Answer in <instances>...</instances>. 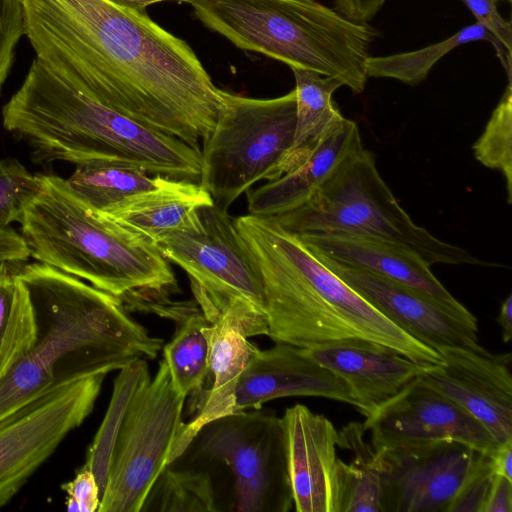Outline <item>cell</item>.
<instances>
[{"label":"cell","instance_id":"cell-43","mask_svg":"<svg viewBox=\"0 0 512 512\" xmlns=\"http://www.w3.org/2000/svg\"><path fill=\"white\" fill-rule=\"evenodd\" d=\"M110 1L119 6H122V7L128 8V9H132V10H137V11H143L145 7H147L153 3L162 2V1H177V2H187V3L190 2V0H110Z\"/></svg>","mask_w":512,"mask_h":512},{"label":"cell","instance_id":"cell-6","mask_svg":"<svg viewBox=\"0 0 512 512\" xmlns=\"http://www.w3.org/2000/svg\"><path fill=\"white\" fill-rule=\"evenodd\" d=\"M195 16L240 49L339 80L361 93L375 31L317 0H190Z\"/></svg>","mask_w":512,"mask_h":512},{"label":"cell","instance_id":"cell-20","mask_svg":"<svg viewBox=\"0 0 512 512\" xmlns=\"http://www.w3.org/2000/svg\"><path fill=\"white\" fill-rule=\"evenodd\" d=\"M314 253L426 293L454 313L477 319L457 301L414 252L379 239L345 233L297 234Z\"/></svg>","mask_w":512,"mask_h":512},{"label":"cell","instance_id":"cell-23","mask_svg":"<svg viewBox=\"0 0 512 512\" xmlns=\"http://www.w3.org/2000/svg\"><path fill=\"white\" fill-rule=\"evenodd\" d=\"M136 309L175 322L173 337L162 347L163 360L176 390L186 397L198 395L209 374V321L199 306L196 302H177L168 296H159L140 303Z\"/></svg>","mask_w":512,"mask_h":512},{"label":"cell","instance_id":"cell-2","mask_svg":"<svg viewBox=\"0 0 512 512\" xmlns=\"http://www.w3.org/2000/svg\"><path fill=\"white\" fill-rule=\"evenodd\" d=\"M33 305L36 336L0 379V419L47 390L154 359L164 342L117 297L49 265H19Z\"/></svg>","mask_w":512,"mask_h":512},{"label":"cell","instance_id":"cell-41","mask_svg":"<svg viewBox=\"0 0 512 512\" xmlns=\"http://www.w3.org/2000/svg\"><path fill=\"white\" fill-rule=\"evenodd\" d=\"M489 456L493 473L512 480V438L499 443Z\"/></svg>","mask_w":512,"mask_h":512},{"label":"cell","instance_id":"cell-26","mask_svg":"<svg viewBox=\"0 0 512 512\" xmlns=\"http://www.w3.org/2000/svg\"><path fill=\"white\" fill-rule=\"evenodd\" d=\"M291 69L296 82V129L287 173L303 163L322 137L344 118L332 100L333 92L343 86L339 80Z\"/></svg>","mask_w":512,"mask_h":512},{"label":"cell","instance_id":"cell-17","mask_svg":"<svg viewBox=\"0 0 512 512\" xmlns=\"http://www.w3.org/2000/svg\"><path fill=\"white\" fill-rule=\"evenodd\" d=\"M288 476L297 512H340L344 462L338 431L324 415L303 404L281 417Z\"/></svg>","mask_w":512,"mask_h":512},{"label":"cell","instance_id":"cell-21","mask_svg":"<svg viewBox=\"0 0 512 512\" xmlns=\"http://www.w3.org/2000/svg\"><path fill=\"white\" fill-rule=\"evenodd\" d=\"M362 149L357 124L343 118L322 137L303 163L246 193L248 214L273 217L303 205L346 158Z\"/></svg>","mask_w":512,"mask_h":512},{"label":"cell","instance_id":"cell-22","mask_svg":"<svg viewBox=\"0 0 512 512\" xmlns=\"http://www.w3.org/2000/svg\"><path fill=\"white\" fill-rule=\"evenodd\" d=\"M209 343V376L212 385L201 391L195 416L185 423L177 445L180 457L209 423L237 414L235 391L240 376L257 347L241 330L224 317L209 321L207 327ZM196 395V396H198Z\"/></svg>","mask_w":512,"mask_h":512},{"label":"cell","instance_id":"cell-9","mask_svg":"<svg viewBox=\"0 0 512 512\" xmlns=\"http://www.w3.org/2000/svg\"><path fill=\"white\" fill-rule=\"evenodd\" d=\"M226 110L203 139L199 184L214 205L232 203L262 179L287 173L296 129V92L270 99L225 92Z\"/></svg>","mask_w":512,"mask_h":512},{"label":"cell","instance_id":"cell-24","mask_svg":"<svg viewBox=\"0 0 512 512\" xmlns=\"http://www.w3.org/2000/svg\"><path fill=\"white\" fill-rule=\"evenodd\" d=\"M211 204H214L212 197L199 183L170 178L161 188L103 215L156 242L185 228L199 207Z\"/></svg>","mask_w":512,"mask_h":512},{"label":"cell","instance_id":"cell-36","mask_svg":"<svg viewBox=\"0 0 512 512\" xmlns=\"http://www.w3.org/2000/svg\"><path fill=\"white\" fill-rule=\"evenodd\" d=\"M67 493L69 511L95 512L100 504V490L93 472L82 467L73 480L62 485Z\"/></svg>","mask_w":512,"mask_h":512},{"label":"cell","instance_id":"cell-40","mask_svg":"<svg viewBox=\"0 0 512 512\" xmlns=\"http://www.w3.org/2000/svg\"><path fill=\"white\" fill-rule=\"evenodd\" d=\"M29 257V250L20 233L12 228L0 229V263H24Z\"/></svg>","mask_w":512,"mask_h":512},{"label":"cell","instance_id":"cell-4","mask_svg":"<svg viewBox=\"0 0 512 512\" xmlns=\"http://www.w3.org/2000/svg\"><path fill=\"white\" fill-rule=\"evenodd\" d=\"M1 116L34 163H115L171 179L200 178V150L114 110L36 58Z\"/></svg>","mask_w":512,"mask_h":512},{"label":"cell","instance_id":"cell-8","mask_svg":"<svg viewBox=\"0 0 512 512\" xmlns=\"http://www.w3.org/2000/svg\"><path fill=\"white\" fill-rule=\"evenodd\" d=\"M154 243L187 273L208 321L224 317L248 338L268 335L260 278L227 211L199 207L185 228Z\"/></svg>","mask_w":512,"mask_h":512},{"label":"cell","instance_id":"cell-7","mask_svg":"<svg viewBox=\"0 0 512 512\" xmlns=\"http://www.w3.org/2000/svg\"><path fill=\"white\" fill-rule=\"evenodd\" d=\"M273 218L295 234L345 233L402 246L433 264H484L418 226L400 206L364 148L346 158L303 205Z\"/></svg>","mask_w":512,"mask_h":512},{"label":"cell","instance_id":"cell-33","mask_svg":"<svg viewBox=\"0 0 512 512\" xmlns=\"http://www.w3.org/2000/svg\"><path fill=\"white\" fill-rule=\"evenodd\" d=\"M40 176L32 174L18 159H0V229L20 222L24 210L40 189Z\"/></svg>","mask_w":512,"mask_h":512},{"label":"cell","instance_id":"cell-1","mask_svg":"<svg viewBox=\"0 0 512 512\" xmlns=\"http://www.w3.org/2000/svg\"><path fill=\"white\" fill-rule=\"evenodd\" d=\"M36 59L114 110L200 150L224 90L182 39L110 0H20Z\"/></svg>","mask_w":512,"mask_h":512},{"label":"cell","instance_id":"cell-25","mask_svg":"<svg viewBox=\"0 0 512 512\" xmlns=\"http://www.w3.org/2000/svg\"><path fill=\"white\" fill-rule=\"evenodd\" d=\"M170 178L145 170L103 162L76 165L66 179L73 191L92 209L109 214L146 193L164 186Z\"/></svg>","mask_w":512,"mask_h":512},{"label":"cell","instance_id":"cell-3","mask_svg":"<svg viewBox=\"0 0 512 512\" xmlns=\"http://www.w3.org/2000/svg\"><path fill=\"white\" fill-rule=\"evenodd\" d=\"M233 220L260 278L267 336L274 342L309 348L359 340L416 362H442L439 352L382 314L273 217Z\"/></svg>","mask_w":512,"mask_h":512},{"label":"cell","instance_id":"cell-18","mask_svg":"<svg viewBox=\"0 0 512 512\" xmlns=\"http://www.w3.org/2000/svg\"><path fill=\"white\" fill-rule=\"evenodd\" d=\"M257 348L242 372L235 391L236 412L259 409L287 396H316L354 406L348 386L303 348L287 343Z\"/></svg>","mask_w":512,"mask_h":512},{"label":"cell","instance_id":"cell-19","mask_svg":"<svg viewBox=\"0 0 512 512\" xmlns=\"http://www.w3.org/2000/svg\"><path fill=\"white\" fill-rule=\"evenodd\" d=\"M303 349L345 382L354 407L364 417L417 378L427 365L408 359L386 346L359 340Z\"/></svg>","mask_w":512,"mask_h":512},{"label":"cell","instance_id":"cell-44","mask_svg":"<svg viewBox=\"0 0 512 512\" xmlns=\"http://www.w3.org/2000/svg\"><path fill=\"white\" fill-rule=\"evenodd\" d=\"M504 1H511V0H504Z\"/></svg>","mask_w":512,"mask_h":512},{"label":"cell","instance_id":"cell-37","mask_svg":"<svg viewBox=\"0 0 512 512\" xmlns=\"http://www.w3.org/2000/svg\"><path fill=\"white\" fill-rule=\"evenodd\" d=\"M477 23L488 30L509 52L512 48L511 23L498 11L497 0H462Z\"/></svg>","mask_w":512,"mask_h":512},{"label":"cell","instance_id":"cell-10","mask_svg":"<svg viewBox=\"0 0 512 512\" xmlns=\"http://www.w3.org/2000/svg\"><path fill=\"white\" fill-rule=\"evenodd\" d=\"M186 396L162 359L130 401L113 447L97 512H140L162 472L179 457Z\"/></svg>","mask_w":512,"mask_h":512},{"label":"cell","instance_id":"cell-11","mask_svg":"<svg viewBox=\"0 0 512 512\" xmlns=\"http://www.w3.org/2000/svg\"><path fill=\"white\" fill-rule=\"evenodd\" d=\"M198 436L202 453L231 470L235 511L292 509L281 417L244 411L209 423Z\"/></svg>","mask_w":512,"mask_h":512},{"label":"cell","instance_id":"cell-34","mask_svg":"<svg viewBox=\"0 0 512 512\" xmlns=\"http://www.w3.org/2000/svg\"><path fill=\"white\" fill-rule=\"evenodd\" d=\"M25 35L20 0H0V95L13 66L19 40Z\"/></svg>","mask_w":512,"mask_h":512},{"label":"cell","instance_id":"cell-27","mask_svg":"<svg viewBox=\"0 0 512 512\" xmlns=\"http://www.w3.org/2000/svg\"><path fill=\"white\" fill-rule=\"evenodd\" d=\"M478 40H485L493 45L497 57L507 73L508 82H511V52L477 22L462 28L441 42L419 50L388 56H369L366 61L367 75L368 77L392 78L415 85L424 80L436 62L451 50L459 45Z\"/></svg>","mask_w":512,"mask_h":512},{"label":"cell","instance_id":"cell-30","mask_svg":"<svg viewBox=\"0 0 512 512\" xmlns=\"http://www.w3.org/2000/svg\"><path fill=\"white\" fill-rule=\"evenodd\" d=\"M151 380L146 359H137L119 370L107 413L87 453L83 467L97 480L100 498L104 491L111 455L127 407L135 393Z\"/></svg>","mask_w":512,"mask_h":512},{"label":"cell","instance_id":"cell-35","mask_svg":"<svg viewBox=\"0 0 512 512\" xmlns=\"http://www.w3.org/2000/svg\"><path fill=\"white\" fill-rule=\"evenodd\" d=\"M494 475L488 456L461 489L447 512H483Z\"/></svg>","mask_w":512,"mask_h":512},{"label":"cell","instance_id":"cell-14","mask_svg":"<svg viewBox=\"0 0 512 512\" xmlns=\"http://www.w3.org/2000/svg\"><path fill=\"white\" fill-rule=\"evenodd\" d=\"M375 451L454 440L490 455L499 444L475 417L419 377L378 406L362 423Z\"/></svg>","mask_w":512,"mask_h":512},{"label":"cell","instance_id":"cell-28","mask_svg":"<svg viewBox=\"0 0 512 512\" xmlns=\"http://www.w3.org/2000/svg\"><path fill=\"white\" fill-rule=\"evenodd\" d=\"M21 263H0V379L31 348L36 321L29 292L18 277Z\"/></svg>","mask_w":512,"mask_h":512},{"label":"cell","instance_id":"cell-42","mask_svg":"<svg viewBox=\"0 0 512 512\" xmlns=\"http://www.w3.org/2000/svg\"><path fill=\"white\" fill-rule=\"evenodd\" d=\"M496 321L502 329V341L509 342L512 337V294L502 302Z\"/></svg>","mask_w":512,"mask_h":512},{"label":"cell","instance_id":"cell-16","mask_svg":"<svg viewBox=\"0 0 512 512\" xmlns=\"http://www.w3.org/2000/svg\"><path fill=\"white\" fill-rule=\"evenodd\" d=\"M314 254L382 314L427 346L436 351L460 347L489 352L479 342L477 319L464 318L410 286Z\"/></svg>","mask_w":512,"mask_h":512},{"label":"cell","instance_id":"cell-31","mask_svg":"<svg viewBox=\"0 0 512 512\" xmlns=\"http://www.w3.org/2000/svg\"><path fill=\"white\" fill-rule=\"evenodd\" d=\"M142 511H218L210 475L204 471L175 470L169 465L155 482Z\"/></svg>","mask_w":512,"mask_h":512},{"label":"cell","instance_id":"cell-38","mask_svg":"<svg viewBox=\"0 0 512 512\" xmlns=\"http://www.w3.org/2000/svg\"><path fill=\"white\" fill-rule=\"evenodd\" d=\"M483 512H512V480L494 475Z\"/></svg>","mask_w":512,"mask_h":512},{"label":"cell","instance_id":"cell-32","mask_svg":"<svg viewBox=\"0 0 512 512\" xmlns=\"http://www.w3.org/2000/svg\"><path fill=\"white\" fill-rule=\"evenodd\" d=\"M475 158L485 167L502 173L507 203H512V86L507 88L493 110L484 131L473 144Z\"/></svg>","mask_w":512,"mask_h":512},{"label":"cell","instance_id":"cell-12","mask_svg":"<svg viewBox=\"0 0 512 512\" xmlns=\"http://www.w3.org/2000/svg\"><path fill=\"white\" fill-rule=\"evenodd\" d=\"M105 376L53 387L0 419V508L91 414Z\"/></svg>","mask_w":512,"mask_h":512},{"label":"cell","instance_id":"cell-15","mask_svg":"<svg viewBox=\"0 0 512 512\" xmlns=\"http://www.w3.org/2000/svg\"><path fill=\"white\" fill-rule=\"evenodd\" d=\"M437 352L442 362L427 364L419 379L480 421L498 443L512 438L511 353L460 347Z\"/></svg>","mask_w":512,"mask_h":512},{"label":"cell","instance_id":"cell-13","mask_svg":"<svg viewBox=\"0 0 512 512\" xmlns=\"http://www.w3.org/2000/svg\"><path fill=\"white\" fill-rule=\"evenodd\" d=\"M383 512H447L489 456L454 440L376 451Z\"/></svg>","mask_w":512,"mask_h":512},{"label":"cell","instance_id":"cell-29","mask_svg":"<svg viewBox=\"0 0 512 512\" xmlns=\"http://www.w3.org/2000/svg\"><path fill=\"white\" fill-rule=\"evenodd\" d=\"M362 423L352 422L338 431V446L354 459L343 465L340 512H383V483L376 451L364 439Z\"/></svg>","mask_w":512,"mask_h":512},{"label":"cell","instance_id":"cell-39","mask_svg":"<svg viewBox=\"0 0 512 512\" xmlns=\"http://www.w3.org/2000/svg\"><path fill=\"white\" fill-rule=\"evenodd\" d=\"M387 0H335L336 11L345 18L366 23L371 20Z\"/></svg>","mask_w":512,"mask_h":512},{"label":"cell","instance_id":"cell-5","mask_svg":"<svg viewBox=\"0 0 512 512\" xmlns=\"http://www.w3.org/2000/svg\"><path fill=\"white\" fill-rule=\"evenodd\" d=\"M39 176L40 189L19 222L30 257L87 281L126 308L173 292L174 272L151 239L92 209L66 179Z\"/></svg>","mask_w":512,"mask_h":512}]
</instances>
